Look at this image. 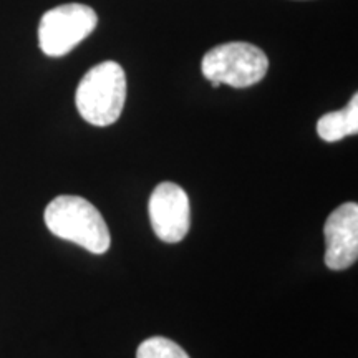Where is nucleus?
<instances>
[{"instance_id":"nucleus-1","label":"nucleus","mask_w":358,"mask_h":358,"mask_svg":"<svg viewBox=\"0 0 358 358\" xmlns=\"http://www.w3.org/2000/svg\"><path fill=\"white\" fill-rule=\"evenodd\" d=\"M45 224L53 236L87 249L92 254H105L111 236L101 213L80 196H58L47 206Z\"/></svg>"},{"instance_id":"nucleus-2","label":"nucleus","mask_w":358,"mask_h":358,"mask_svg":"<svg viewBox=\"0 0 358 358\" xmlns=\"http://www.w3.org/2000/svg\"><path fill=\"white\" fill-rule=\"evenodd\" d=\"M127 75L116 62H101L87 71L75 93L78 113L93 127H110L127 101Z\"/></svg>"},{"instance_id":"nucleus-3","label":"nucleus","mask_w":358,"mask_h":358,"mask_svg":"<svg viewBox=\"0 0 358 358\" xmlns=\"http://www.w3.org/2000/svg\"><path fill=\"white\" fill-rule=\"evenodd\" d=\"M201 70L213 88L222 83L232 88H248L266 77L268 58L256 45L229 42L206 53Z\"/></svg>"},{"instance_id":"nucleus-4","label":"nucleus","mask_w":358,"mask_h":358,"mask_svg":"<svg viewBox=\"0 0 358 358\" xmlns=\"http://www.w3.org/2000/svg\"><path fill=\"white\" fill-rule=\"evenodd\" d=\"M98 25V15L83 3H65L45 12L38 25L40 50L48 57H64L88 37Z\"/></svg>"},{"instance_id":"nucleus-5","label":"nucleus","mask_w":358,"mask_h":358,"mask_svg":"<svg viewBox=\"0 0 358 358\" xmlns=\"http://www.w3.org/2000/svg\"><path fill=\"white\" fill-rule=\"evenodd\" d=\"M150 221L163 243H181L191 227V206L186 191L174 182L156 186L150 198Z\"/></svg>"},{"instance_id":"nucleus-6","label":"nucleus","mask_w":358,"mask_h":358,"mask_svg":"<svg viewBox=\"0 0 358 358\" xmlns=\"http://www.w3.org/2000/svg\"><path fill=\"white\" fill-rule=\"evenodd\" d=\"M325 266L345 271L358 259V206L343 203L330 214L324 226Z\"/></svg>"},{"instance_id":"nucleus-7","label":"nucleus","mask_w":358,"mask_h":358,"mask_svg":"<svg viewBox=\"0 0 358 358\" xmlns=\"http://www.w3.org/2000/svg\"><path fill=\"white\" fill-rule=\"evenodd\" d=\"M317 133L327 143L343 140L345 136L358 133V95L343 110L330 111L322 116L317 123Z\"/></svg>"},{"instance_id":"nucleus-8","label":"nucleus","mask_w":358,"mask_h":358,"mask_svg":"<svg viewBox=\"0 0 358 358\" xmlns=\"http://www.w3.org/2000/svg\"><path fill=\"white\" fill-rule=\"evenodd\" d=\"M136 358H189V355L173 340L151 337L138 347Z\"/></svg>"}]
</instances>
